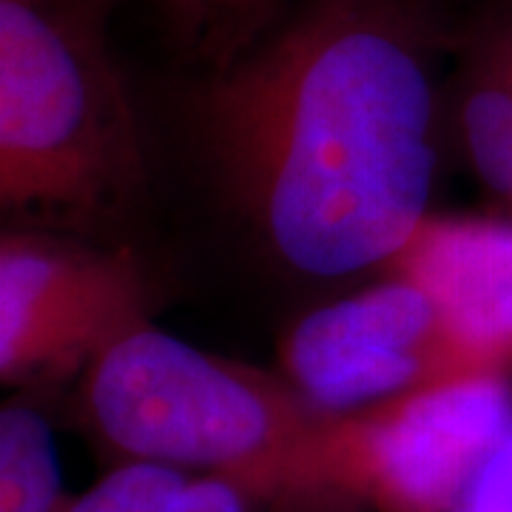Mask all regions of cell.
Segmentation results:
<instances>
[{"label": "cell", "mask_w": 512, "mask_h": 512, "mask_svg": "<svg viewBox=\"0 0 512 512\" xmlns=\"http://www.w3.org/2000/svg\"><path fill=\"white\" fill-rule=\"evenodd\" d=\"M439 60L427 0H308L202 89L211 171L285 268L382 271L433 214Z\"/></svg>", "instance_id": "obj_1"}, {"label": "cell", "mask_w": 512, "mask_h": 512, "mask_svg": "<svg viewBox=\"0 0 512 512\" xmlns=\"http://www.w3.org/2000/svg\"><path fill=\"white\" fill-rule=\"evenodd\" d=\"M74 384L77 424L109 467L163 464L319 498L308 487V453L330 413L282 376L194 348L148 319L97 350Z\"/></svg>", "instance_id": "obj_3"}, {"label": "cell", "mask_w": 512, "mask_h": 512, "mask_svg": "<svg viewBox=\"0 0 512 512\" xmlns=\"http://www.w3.org/2000/svg\"><path fill=\"white\" fill-rule=\"evenodd\" d=\"M279 376L330 416L470 379L433 302L393 274L296 319L279 345Z\"/></svg>", "instance_id": "obj_6"}, {"label": "cell", "mask_w": 512, "mask_h": 512, "mask_svg": "<svg viewBox=\"0 0 512 512\" xmlns=\"http://www.w3.org/2000/svg\"><path fill=\"white\" fill-rule=\"evenodd\" d=\"M510 3H512V0H510Z\"/></svg>", "instance_id": "obj_13"}, {"label": "cell", "mask_w": 512, "mask_h": 512, "mask_svg": "<svg viewBox=\"0 0 512 512\" xmlns=\"http://www.w3.org/2000/svg\"><path fill=\"white\" fill-rule=\"evenodd\" d=\"M151 319L128 245L0 231V387L55 390L114 336Z\"/></svg>", "instance_id": "obj_5"}, {"label": "cell", "mask_w": 512, "mask_h": 512, "mask_svg": "<svg viewBox=\"0 0 512 512\" xmlns=\"http://www.w3.org/2000/svg\"><path fill=\"white\" fill-rule=\"evenodd\" d=\"M450 512H512V427Z\"/></svg>", "instance_id": "obj_11"}, {"label": "cell", "mask_w": 512, "mask_h": 512, "mask_svg": "<svg viewBox=\"0 0 512 512\" xmlns=\"http://www.w3.org/2000/svg\"><path fill=\"white\" fill-rule=\"evenodd\" d=\"M197 3H208V6H245V3H259V0H197Z\"/></svg>", "instance_id": "obj_12"}, {"label": "cell", "mask_w": 512, "mask_h": 512, "mask_svg": "<svg viewBox=\"0 0 512 512\" xmlns=\"http://www.w3.org/2000/svg\"><path fill=\"white\" fill-rule=\"evenodd\" d=\"M447 106L478 180L512 208L510 0H495L461 40Z\"/></svg>", "instance_id": "obj_8"}, {"label": "cell", "mask_w": 512, "mask_h": 512, "mask_svg": "<svg viewBox=\"0 0 512 512\" xmlns=\"http://www.w3.org/2000/svg\"><path fill=\"white\" fill-rule=\"evenodd\" d=\"M146 185L106 0H0V231L126 245Z\"/></svg>", "instance_id": "obj_2"}, {"label": "cell", "mask_w": 512, "mask_h": 512, "mask_svg": "<svg viewBox=\"0 0 512 512\" xmlns=\"http://www.w3.org/2000/svg\"><path fill=\"white\" fill-rule=\"evenodd\" d=\"M382 274L433 302L470 379H512V220L427 214Z\"/></svg>", "instance_id": "obj_7"}, {"label": "cell", "mask_w": 512, "mask_h": 512, "mask_svg": "<svg viewBox=\"0 0 512 512\" xmlns=\"http://www.w3.org/2000/svg\"><path fill=\"white\" fill-rule=\"evenodd\" d=\"M49 390H18L0 402V512H57L69 498Z\"/></svg>", "instance_id": "obj_10"}, {"label": "cell", "mask_w": 512, "mask_h": 512, "mask_svg": "<svg viewBox=\"0 0 512 512\" xmlns=\"http://www.w3.org/2000/svg\"><path fill=\"white\" fill-rule=\"evenodd\" d=\"M57 512H356L339 501L288 498L231 478L163 464H111L89 490L69 495Z\"/></svg>", "instance_id": "obj_9"}, {"label": "cell", "mask_w": 512, "mask_h": 512, "mask_svg": "<svg viewBox=\"0 0 512 512\" xmlns=\"http://www.w3.org/2000/svg\"><path fill=\"white\" fill-rule=\"evenodd\" d=\"M512 427V379L436 384L325 416L308 487L359 512H450Z\"/></svg>", "instance_id": "obj_4"}]
</instances>
